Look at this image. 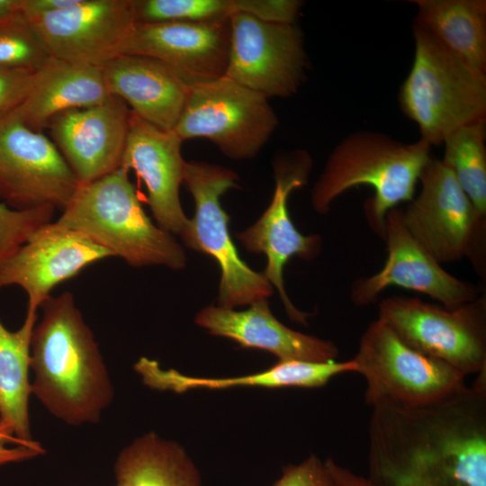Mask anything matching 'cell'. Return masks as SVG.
Returning a JSON list of instances; mask_svg holds the SVG:
<instances>
[{"label": "cell", "instance_id": "cell-1", "mask_svg": "<svg viewBox=\"0 0 486 486\" xmlns=\"http://www.w3.org/2000/svg\"><path fill=\"white\" fill-rule=\"evenodd\" d=\"M477 374L428 405L372 408L373 486H486V370Z\"/></svg>", "mask_w": 486, "mask_h": 486}, {"label": "cell", "instance_id": "cell-2", "mask_svg": "<svg viewBox=\"0 0 486 486\" xmlns=\"http://www.w3.org/2000/svg\"><path fill=\"white\" fill-rule=\"evenodd\" d=\"M31 343L32 392L69 425L96 423L113 392L94 335L72 293L48 297Z\"/></svg>", "mask_w": 486, "mask_h": 486}, {"label": "cell", "instance_id": "cell-3", "mask_svg": "<svg viewBox=\"0 0 486 486\" xmlns=\"http://www.w3.org/2000/svg\"><path fill=\"white\" fill-rule=\"evenodd\" d=\"M431 148L420 139L404 143L377 131L348 134L329 154L311 190L313 209L327 214L347 190L368 185L374 194L364 202V213L370 229L383 240L386 213L414 198Z\"/></svg>", "mask_w": 486, "mask_h": 486}, {"label": "cell", "instance_id": "cell-4", "mask_svg": "<svg viewBox=\"0 0 486 486\" xmlns=\"http://www.w3.org/2000/svg\"><path fill=\"white\" fill-rule=\"evenodd\" d=\"M53 223L82 234L133 266L180 269L186 262L172 234L146 214L128 171L122 167L81 184Z\"/></svg>", "mask_w": 486, "mask_h": 486}, {"label": "cell", "instance_id": "cell-5", "mask_svg": "<svg viewBox=\"0 0 486 486\" xmlns=\"http://www.w3.org/2000/svg\"><path fill=\"white\" fill-rule=\"evenodd\" d=\"M414 58L399 104L416 123L420 140L442 145L454 130L486 119V75L446 50L431 35L412 26Z\"/></svg>", "mask_w": 486, "mask_h": 486}, {"label": "cell", "instance_id": "cell-6", "mask_svg": "<svg viewBox=\"0 0 486 486\" xmlns=\"http://www.w3.org/2000/svg\"><path fill=\"white\" fill-rule=\"evenodd\" d=\"M352 359L365 380L364 402L372 408L425 406L465 385L462 373L410 346L378 318L361 335Z\"/></svg>", "mask_w": 486, "mask_h": 486}, {"label": "cell", "instance_id": "cell-7", "mask_svg": "<svg viewBox=\"0 0 486 486\" xmlns=\"http://www.w3.org/2000/svg\"><path fill=\"white\" fill-rule=\"evenodd\" d=\"M420 192L402 209L417 242L440 265L466 258L486 280V217L481 215L441 159L431 156Z\"/></svg>", "mask_w": 486, "mask_h": 486}, {"label": "cell", "instance_id": "cell-8", "mask_svg": "<svg viewBox=\"0 0 486 486\" xmlns=\"http://www.w3.org/2000/svg\"><path fill=\"white\" fill-rule=\"evenodd\" d=\"M232 170L202 161L184 164L183 183L192 194L195 213L181 236L184 244L211 256L220 268L218 304L234 309L267 300L274 287L263 273L252 270L240 259L229 231L230 217L220 198L236 187Z\"/></svg>", "mask_w": 486, "mask_h": 486}, {"label": "cell", "instance_id": "cell-9", "mask_svg": "<svg viewBox=\"0 0 486 486\" xmlns=\"http://www.w3.org/2000/svg\"><path fill=\"white\" fill-rule=\"evenodd\" d=\"M378 319L407 345L464 376L486 370L485 294L454 308L393 295L380 301Z\"/></svg>", "mask_w": 486, "mask_h": 486}, {"label": "cell", "instance_id": "cell-10", "mask_svg": "<svg viewBox=\"0 0 486 486\" xmlns=\"http://www.w3.org/2000/svg\"><path fill=\"white\" fill-rule=\"evenodd\" d=\"M278 123L266 97L223 76L192 85L174 131L182 141L205 138L226 157L248 159Z\"/></svg>", "mask_w": 486, "mask_h": 486}, {"label": "cell", "instance_id": "cell-11", "mask_svg": "<svg viewBox=\"0 0 486 486\" xmlns=\"http://www.w3.org/2000/svg\"><path fill=\"white\" fill-rule=\"evenodd\" d=\"M80 183L54 142L13 112L0 118V199L8 207L62 212Z\"/></svg>", "mask_w": 486, "mask_h": 486}, {"label": "cell", "instance_id": "cell-12", "mask_svg": "<svg viewBox=\"0 0 486 486\" xmlns=\"http://www.w3.org/2000/svg\"><path fill=\"white\" fill-rule=\"evenodd\" d=\"M230 23V54L224 76L267 99L295 94L309 69L300 27L243 13L231 16Z\"/></svg>", "mask_w": 486, "mask_h": 486}, {"label": "cell", "instance_id": "cell-13", "mask_svg": "<svg viewBox=\"0 0 486 486\" xmlns=\"http://www.w3.org/2000/svg\"><path fill=\"white\" fill-rule=\"evenodd\" d=\"M273 166L275 187L271 202L251 227L238 234V238L248 251L266 256L263 274L278 291L290 318L305 322L307 315L297 310L287 295L283 272L291 257L310 260L322 248L319 235L304 236L297 230L288 211L291 193L308 184L312 159L307 151L295 149L278 155Z\"/></svg>", "mask_w": 486, "mask_h": 486}, {"label": "cell", "instance_id": "cell-14", "mask_svg": "<svg viewBox=\"0 0 486 486\" xmlns=\"http://www.w3.org/2000/svg\"><path fill=\"white\" fill-rule=\"evenodd\" d=\"M27 19L52 58L98 68L122 55L136 24L132 0H78Z\"/></svg>", "mask_w": 486, "mask_h": 486}, {"label": "cell", "instance_id": "cell-15", "mask_svg": "<svg viewBox=\"0 0 486 486\" xmlns=\"http://www.w3.org/2000/svg\"><path fill=\"white\" fill-rule=\"evenodd\" d=\"M383 241L387 250L383 266L372 275L356 278L350 286V299L355 305L374 303L392 286L426 294L447 308L479 296L475 285L446 272L417 242L404 223L401 208L386 213Z\"/></svg>", "mask_w": 486, "mask_h": 486}, {"label": "cell", "instance_id": "cell-16", "mask_svg": "<svg viewBox=\"0 0 486 486\" xmlns=\"http://www.w3.org/2000/svg\"><path fill=\"white\" fill-rule=\"evenodd\" d=\"M131 111L121 98L57 115L49 124L51 140L80 184L119 168L126 146Z\"/></svg>", "mask_w": 486, "mask_h": 486}, {"label": "cell", "instance_id": "cell-17", "mask_svg": "<svg viewBox=\"0 0 486 486\" xmlns=\"http://www.w3.org/2000/svg\"><path fill=\"white\" fill-rule=\"evenodd\" d=\"M110 256V251L88 238L51 221L0 263V289L20 286L28 295V306L38 309L58 284Z\"/></svg>", "mask_w": 486, "mask_h": 486}, {"label": "cell", "instance_id": "cell-18", "mask_svg": "<svg viewBox=\"0 0 486 486\" xmlns=\"http://www.w3.org/2000/svg\"><path fill=\"white\" fill-rule=\"evenodd\" d=\"M230 19L136 23L122 55L158 59L193 85L223 77L230 54Z\"/></svg>", "mask_w": 486, "mask_h": 486}, {"label": "cell", "instance_id": "cell-19", "mask_svg": "<svg viewBox=\"0 0 486 486\" xmlns=\"http://www.w3.org/2000/svg\"><path fill=\"white\" fill-rule=\"evenodd\" d=\"M182 143L174 130H160L131 112L121 165L128 172L133 170L145 184L158 227L180 237L189 224L179 197L185 164Z\"/></svg>", "mask_w": 486, "mask_h": 486}, {"label": "cell", "instance_id": "cell-20", "mask_svg": "<svg viewBox=\"0 0 486 486\" xmlns=\"http://www.w3.org/2000/svg\"><path fill=\"white\" fill-rule=\"evenodd\" d=\"M110 95L122 99L130 111L155 127L174 130L192 83L158 59L121 55L102 68Z\"/></svg>", "mask_w": 486, "mask_h": 486}, {"label": "cell", "instance_id": "cell-21", "mask_svg": "<svg viewBox=\"0 0 486 486\" xmlns=\"http://www.w3.org/2000/svg\"><path fill=\"white\" fill-rule=\"evenodd\" d=\"M195 323L212 335L236 341L242 347L272 353L279 361L328 362L339 355L332 341L284 325L271 312L267 300L255 302L245 310L208 306L196 315Z\"/></svg>", "mask_w": 486, "mask_h": 486}, {"label": "cell", "instance_id": "cell-22", "mask_svg": "<svg viewBox=\"0 0 486 486\" xmlns=\"http://www.w3.org/2000/svg\"><path fill=\"white\" fill-rule=\"evenodd\" d=\"M135 370L150 388L184 392L193 389L218 390L236 386L320 388L337 375L355 373L356 367L352 358L341 362L278 361L263 372L211 378L185 375L174 369L164 370L157 361L141 357L136 363Z\"/></svg>", "mask_w": 486, "mask_h": 486}, {"label": "cell", "instance_id": "cell-23", "mask_svg": "<svg viewBox=\"0 0 486 486\" xmlns=\"http://www.w3.org/2000/svg\"><path fill=\"white\" fill-rule=\"evenodd\" d=\"M110 96L101 68L53 58L36 71L29 94L11 112L28 128L41 131L57 115L97 105Z\"/></svg>", "mask_w": 486, "mask_h": 486}, {"label": "cell", "instance_id": "cell-24", "mask_svg": "<svg viewBox=\"0 0 486 486\" xmlns=\"http://www.w3.org/2000/svg\"><path fill=\"white\" fill-rule=\"evenodd\" d=\"M413 25L473 70L486 75V1L412 0Z\"/></svg>", "mask_w": 486, "mask_h": 486}, {"label": "cell", "instance_id": "cell-25", "mask_svg": "<svg viewBox=\"0 0 486 486\" xmlns=\"http://www.w3.org/2000/svg\"><path fill=\"white\" fill-rule=\"evenodd\" d=\"M37 308L28 306L22 327L8 330L0 321V431L20 444L33 445L28 414L31 343Z\"/></svg>", "mask_w": 486, "mask_h": 486}, {"label": "cell", "instance_id": "cell-26", "mask_svg": "<svg viewBox=\"0 0 486 486\" xmlns=\"http://www.w3.org/2000/svg\"><path fill=\"white\" fill-rule=\"evenodd\" d=\"M114 472L116 486H202L200 472L185 450L154 432L126 446Z\"/></svg>", "mask_w": 486, "mask_h": 486}, {"label": "cell", "instance_id": "cell-27", "mask_svg": "<svg viewBox=\"0 0 486 486\" xmlns=\"http://www.w3.org/2000/svg\"><path fill=\"white\" fill-rule=\"evenodd\" d=\"M302 5L301 0H132L136 23L219 22L239 13L295 23Z\"/></svg>", "mask_w": 486, "mask_h": 486}, {"label": "cell", "instance_id": "cell-28", "mask_svg": "<svg viewBox=\"0 0 486 486\" xmlns=\"http://www.w3.org/2000/svg\"><path fill=\"white\" fill-rule=\"evenodd\" d=\"M443 164L486 217V119L464 125L443 141Z\"/></svg>", "mask_w": 486, "mask_h": 486}, {"label": "cell", "instance_id": "cell-29", "mask_svg": "<svg viewBox=\"0 0 486 486\" xmlns=\"http://www.w3.org/2000/svg\"><path fill=\"white\" fill-rule=\"evenodd\" d=\"M52 58L22 13L0 21V67L37 71Z\"/></svg>", "mask_w": 486, "mask_h": 486}, {"label": "cell", "instance_id": "cell-30", "mask_svg": "<svg viewBox=\"0 0 486 486\" xmlns=\"http://www.w3.org/2000/svg\"><path fill=\"white\" fill-rule=\"evenodd\" d=\"M55 209L18 211L0 202V263L13 255L41 227L50 223Z\"/></svg>", "mask_w": 486, "mask_h": 486}, {"label": "cell", "instance_id": "cell-31", "mask_svg": "<svg viewBox=\"0 0 486 486\" xmlns=\"http://www.w3.org/2000/svg\"><path fill=\"white\" fill-rule=\"evenodd\" d=\"M36 71L0 67V118L14 111L25 100Z\"/></svg>", "mask_w": 486, "mask_h": 486}, {"label": "cell", "instance_id": "cell-32", "mask_svg": "<svg viewBox=\"0 0 486 486\" xmlns=\"http://www.w3.org/2000/svg\"><path fill=\"white\" fill-rule=\"evenodd\" d=\"M273 486H338L324 461L310 454L298 464L283 469L281 477Z\"/></svg>", "mask_w": 486, "mask_h": 486}, {"label": "cell", "instance_id": "cell-33", "mask_svg": "<svg viewBox=\"0 0 486 486\" xmlns=\"http://www.w3.org/2000/svg\"><path fill=\"white\" fill-rule=\"evenodd\" d=\"M12 440L14 439L0 431V464L22 461L43 453L38 443L33 445L20 444L17 447L9 448L6 444Z\"/></svg>", "mask_w": 486, "mask_h": 486}, {"label": "cell", "instance_id": "cell-34", "mask_svg": "<svg viewBox=\"0 0 486 486\" xmlns=\"http://www.w3.org/2000/svg\"><path fill=\"white\" fill-rule=\"evenodd\" d=\"M78 0H22V14L26 18L50 14L68 8Z\"/></svg>", "mask_w": 486, "mask_h": 486}, {"label": "cell", "instance_id": "cell-35", "mask_svg": "<svg viewBox=\"0 0 486 486\" xmlns=\"http://www.w3.org/2000/svg\"><path fill=\"white\" fill-rule=\"evenodd\" d=\"M324 462L338 486H373L367 478L339 465L332 458Z\"/></svg>", "mask_w": 486, "mask_h": 486}, {"label": "cell", "instance_id": "cell-36", "mask_svg": "<svg viewBox=\"0 0 486 486\" xmlns=\"http://www.w3.org/2000/svg\"><path fill=\"white\" fill-rule=\"evenodd\" d=\"M22 0H0V21L22 13Z\"/></svg>", "mask_w": 486, "mask_h": 486}]
</instances>
